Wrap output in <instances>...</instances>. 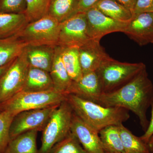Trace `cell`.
I'll return each instance as SVG.
<instances>
[{
    "mask_svg": "<svg viewBox=\"0 0 153 153\" xmlns=\"http://www.w3.org/2000/svg\"><path fill=\"white\" fill-rule=\"evenodd\" d=\"M153 98V84L146 68L120 88L102 94L96 103L105 107H117L131 111L138 118L145 132L149 123L147 112Z\"/></svg>",
    "mask_w": 153,
    "mask_h": 153,
    "instance_id": "cell-1",
    "label": "cell"
},
{
    "mask_svg": "<svg viewBox=\"0 0 153 153\" xmlns=\"http://www.w3.org/2000/svg\"><path fill=\"white\" fill-rule=\"evenodd\" d=\"M66 100L82 120L99 131L108 126H119L130 118L128 111L117 107H105L73 94H67Z\"/></svg>",
    "mask_w": 153,
    "mask_h": 153,
    "instance_id": "cell-2",
    "label": "cell"
},
{
    "mask_svg": "<svg viewBox=\"0 0 153 153\" xmlns=\"http://www.w3.org/2000/svg\"><path fill=\"white\" fill-rule=\"evenodd\" d=\"M146 68L143 63H123L109 57L96 72L100 80L103 93H107L123 86Z\"/></svg>",
    "mask_w": 153,
    "mask_h": 153,
    "instance_id": "cell-3",
    "label": "cell"
},
{
    "mask_svg": "<svg viewBox=\"0 0 153 153\" xmlns=\"http://www.w3.org/2000/svg\"><path fill=\"white\" fill-rule=\"evenodd\" d=\"M66 94L55 90L41 92L21 91L3 103L2 111L15 117L22 111L60 104L66 100Z\"/></svg>",
    "mask_w": 153,
    "mask_h": 153,
    "instance_id": "cell-4",
    "label": "cell"
},
{
    "mask_svg": "<svg viewBox=\"0 0 153 153\" xmlns=\"http://www.w3.org/2000/svg\"><path fill=\"white\" fill-rule=\"evenodd\" d=\"M73 113L66 100L55 110L42 131L39 153H48L56 143L68 135L70 132Z\"/></svg>",
    "mask_w": 153,
    "mask_h": 153,
    "instance_id": "cell-5",
    "label": "cell"
},
{
    "mask_svg": "<svg viewBox=\"0 0 153 153\" xmlns=\"http://www.w3.org/2000/svg\"><path fill=\"white\" fill-rule=\"evenodd\" d=\"M60 24L47 15L28 23L18 36L27 45L57 46Z\"/></svg>",
    "mask_w": 153,
    "mask_h": 153,
    "instance_id": "cell-6",
    "label": "cell"
},
{
    "mask_svg": "<svg viewBox=\"0 0 153 153\" xmlns=\"http://www.w3.org/2000/svg\"><path fill=\"white\" fill-rule=\"evenodd\" d=\"M29 66L23 51L0 77V103L22 91Z\"/></svg>",
    "mask_w": 153,
    "mask_h": 153,
    "instance_id": "cell-7",
    "label": "cell"
},
{
    "mask_svg": "<svg viewBox=\"0 0 153 153\" xmlns=\"http://www.w3.org/2000/svg\"><path fill=\"white\" fill-rule=\"evenodd\" d=\"M60 105L26 111L15 116L10 128L11 140L30 131H42L52 113Z\"/></svg>",
    "mask_w": 153,
    "mask_h": 153,
    "instance_id": "cell-8",
    "label": "cell"
},
{
    "mask_svg": "<svg viewBox=\"0 0 153 153\" xmlns=\"http://www.w3.org/2000/svg\"><path fill=\"white\" fill-rule=\"evenodd\" d=\"M91 40L85 13H78L60 23L57 46L79 48Z\"/></svg>",
    "mask_w": 153,
    "mask_h": 153,
    "instance_id": "cell-9",
    "label": "cell"
},
{
    "mask_svg": "<svg viewBox=\"0 0 153 153\" xmlns=\"http://www.w3.org/2000/svg\"><path fill=\"white\" fill-rule=\"evenodd\" d=\"M88 32L91 40L100 41L103 36L115 32L124 33L128 23L119 22L102 13L95 7L85 12Z\"/></svg>",
    "mask_w": 153,
    "mask_h": 153,
    "instance_id": "cell-10",
    "label": "cell"
},
{
    "mask_svg": "<svg viewBox=\"0 0 153 153\" xmlns=\"http://www.w3.org/2000/svg\"><path fill=\"white\" fill-rule=\"evenodd\" d=\"M70 131L87 153H106L100 140L99 131L85 123L74 112Z\"/></svg>",
    "mask_w": 153,
    "mask_h": 153,
    "instance_id": "cell-11",
    "label": "cell"
},
{
    "mask_svg": "<svg viewBox=\"0 0 153 153\" xmlns=\"http://www.w3.org/2000/svg\"><path fill=\"white\" fill-rule=\"evenodd\" d=\"M140 46L153 43V13L132 17L124 33Z\"/></svg>",
    "mask_w": 153,
    "mask_h": 153,
    "instance_id": "cell-12",
    "label": "cell"
},
{
    "mask_svg": "<svg viewBox=\"0 0 153 153\" xmlns=\"http://www.w3.org/2000/svg\"><path fill=\"white\" fill-rule=\"evenodd\" d=\"M103 94L100 80L96 71L82 74L80 79L72 81L66 94H73L85 100L97 102Z\"/></svg>",
    "mask_w": 153,
    "mask_h": 153,
    "instance_id": "cell-13",
    "label": "cell"
},
{
    "mask_svg": "<svg viewBox=\"0 0 153 153\" xmlns=\"http://www.w3.org/2000/svg\"><path fill=\"white\" fill-rule=\"evenodd\" d=\"M82 74L96 71L105 60L109 57L100 45V41L91 40L78 48Z\"/></svg>",
    "mask_w": 153,
    "mask_h": 153,
    "instance_id": "cell-14",
    "label": "cell"
},
{
    "mask_svg": "<svg viewBox=\"0 0 153 153\" xmlns=\"http://www.w3.org/2000/svg\"><path fill=\"white\" fill-rule=\"evenodd\" d=\"M55 47L49 45H27L23 51L30 66L49 73L55 55Z\"/></svg>",
    "mask_w": 153,
    "mask_h": 153,
    "instance_id": "cell-15",
    "label": "cell"
},
{
    "mask_svg": "<svg viewBox=\"0 0 153 153\" xmlns=\"http://www.w3.org/2000/svg\"><path fill=\"white\" fill-rule=\"evenodd\" d=\"M55 90L49 72L29 66L22 91L41 92Z\"/></svg>",
    "mask_w": 153,
    "mask_h": 153,
    "instance_id": "cell-16",
    "label": "cell"
},
{
    "mask_svg": "<svg viewBox=\"0 0 153 153\" xmlns=\"http://www.w3.org/2000/svg\"><path fill=\"white\" fill-rule=\"evenodd\" d=\"M49 74L55 90L66 94L72 81L63 64L60 46H55V55Z\"/></svg>",
    "mask_w": 153,
    "mask_h": 153,
    "instance_id": "cell-17",
    "label": "cell"
},
{
    "mask_svg": "<svg viewBox=\"0 0 153 153\" xmlns=\"http://www.w3.org/2000/svg\"><path fill=\"white\" fill-rule=\"evenodd\" d=\"M28 23L25 13H0V38L18 36Z\"/></svg>",
    "mask_w": 153,
    "mask_h": 153,
    "instance_id": "cell-18",
    "label": "cell"
},
{
    "mask_svg": "<svg viewBox=\"0 0 153 153\" xmlns=\"http://www.w3.org/2000/svg\"><path fill=\"white\" fill-rule=\"evenodd\" d=\"M79 0H50L47 15L62 23L79 13Z\"/></svg>",
    "mask_w": 153,
    "mask_h": 153,
    "instance_id": "cell-19",
    "label": "cell"
},
{
    "mask_svg": "<svg viewBox=\"0 0 153 153\" xmlns=\"http://www.w3.org/2000/svg\"><path fill=\"white\" fill-rule=\"evenodd\" d=\"M27 45L18 36L0 38V67L13 62Z\"/></svg>",
    "mask_w": 153,
    "mask_h": 153,
    "instance_id": "cell-20",
    "label": "cell"
},
{
    "mask_svg": "<svg viewBox=\"0 0 153 153\" xmlns=\"http://www.w3.org/2000/svg\"><path fill=\"white\" fill-rule=\"evenodd\" d=\"M38 132L30 131L11 140L4 153H39L36 143Z\"/></svg>",
    "mask_w": 153,
    "mask_h": 153,
    "instance_id": "cell-21",
    "label": "cell"
},
{
    "mask_svg": "<svg viewBox=\"0 0 153 153\" xmlns=\"http://www.w3.org/2000/svg\"><path fill=\"white\" fill-rule=\"evenodd\" d=\"M94 7L107 16L119 22L128 23L132 18L131 11L117 0H99Z\"/></svg>",
    "mask_w": 153,
    "mask_h": 153,
    "instance_id": "cell-22",
    "label": "cell"
},
{
    "mask_svg": "<svg viewBox=\"0 0 153 153\" xmlns=\"http://www.w3.org/2000/svg\"><path fill=\"white\" fill-rule=\"evenodd\" d=\"M102 146L106 153L125 152L118 126H108L99 132Z\"/></svg>",
    "mask_w": 153,
    "mask_h": 153,
    "instance_id": "cell-23",
    "label": "cell"
},
{
    "mask_svg": "<svg viewBox=\"0 0 153 153\" xmlns=\"http://www.w3.org/2000/svg\"><path fill=\"white\" fill-rule=\"evenodd\" d=\"M61 47V55L64 66L72 81H76L82 76L78 48Z\"/></svg>",
    "mask_w": 153,
    "mask_h": 153,
    "instance_id": "cell-24",
    "label": "cell"
},
{
    "mask_svg": "<svg viewBox=\"0 0 153 153\" xmlns=\"http://www.w3.org/2000/svg\"><path fill=\"white\" fill-rule=\"evenodd\" d=\"M118 127L125 152L151 153L147 144L145 143L140 137H137L132 133L123 124Z\"/></svg>",
    "mask_w": 153,
    "mask_h": 153,
    "instance_id": "cell-25",
    "label": "cell"
},
{
    "mask_svg": "<svg viewBox=\"0 0 153 153\" xmlns=\"http://www.w3.org/2000/svg\"><path fill=\"white\" fill-rule=\"evenodd\" d=\"M48 153H87L76 137L70 132L57 143Z\"/></svg>",
    "mask_w": 153,
    "mask_h": 153,
    "instance_id": "cell-26",
    "label": "cell"
},
{
    "mask_svg": "<svg viewBox=\"0 0 153 153\" xmlns=\"http://www.w3.org/2000/svg\"><path fill=\"white\" fill-rule=\"evenodd\" d=\"M50 0H26V14L28 22H32L47 15Z\"/></svg>",
    "mask_w": 153,
    "mask_h": 153,
    "instance_id": "cell-27",
    "label": "cell"
},
{
    "mask_svg": "<svg viewBox=\"0 0 153 153\" xmlns=\"http://www.w3.org/2000/svg\"><path fill=\"white\" fill-rule=\"evenodd\" d=\"M14 117L7 111L0 112V153H4L11 139L10 128Z\"/></svg>",
    "mask_w": 153,
    "mask_h": 153,
    "instance_id": "cell-28",
    "label": "cell"
},
{
    "mask_svg": "<svg viewBox=\"0 0 153 153\" xmlns=\"http://www.w3.org/2000/svg\"><path fill=\"white\" fill-rule=\"evenodd\" d=\"M26 0H0V13H25Z\"/></svg>",
    "mask_w": 153,
    "mask_h": 153,
    "instance_id": "cell-29",
    "label": "cell"
},
{
    "mask_svg": "<svg viewBox=\"0 0 153 153\" xmlns=\"http://www.w3.org/2000/svg\"><path fill=\"white\" fill-rule=\"evenodd\" d=\"M153 13V0H137L133 10L132 17L144 13Z\"/></svg>",
    "mask_w": 153,
    "mask_h": 153,
    "instance_id": "cell-30",
    "label": "cell"
},
{
    "mask_svg": "<svg viewBox=\"0 0 153 153\" xmlns=\"http://www.w3.org/2000/svg\"><path fill=\"white\" fill-rule=\"evenodd\" d=\"M152 111H151V118L149 126L144 134L140 137L141 139L146 143L147 144L149 140L153 135V98L151 104Z\"/></svg>",
    "mask_w": 153,
    "mask_h": 153,
    "instance_id": "cell-31",
    "label": "cell"
},
{
    "mask_svg": "<svg viewBox=\"0 0 153 153\" xmlns=\"http://www.w3.org/2000/svg\"><path fill=\"white\" fill-rule=\"evenodd\" d=\"M99 0H79V13H85L94 7Z\"/></svg>",
    "mask_w": 153,
    "mask_h": 153,
    "instance_id": "cell-32",
    "label": "cell"
},
{
    "mask_svg": "<svg viewBox=\"0 0 153 153\" xmlns=\"http://www.w3.org/2000/svg\"><path fill=\"white\" fill-rule=\"evenodd\" d=\"M119 2L129 9L132 13L137 0H117Z\"/></svg>",
    "mask_w": 153,
    "mask_h": 153,
    "instance_id": "cell-33",
    "label": "cell"
},
{
    "mask_svg": "<svg viewBox=\"0 0 153 153\" xmlns=\"http://www.w3.org/2000/svg\"><path fill=\"white\" fill-rule=\"evenodd\" d=\"M147 144L150 152L151 153H153V135L149 140Z\"/></svg>",
    "mask_w": 153,
    "mask_h": 153,
    "instance_id": "cell-34",
    "label": "cell"
},
{
    "mask_svg": "<svg viewBox=\"0 0 153 153\" xmlns=\"http://www.w3.org/2000/svg\"><path fill=\"white\" fill-rule=\"evenodd\" d=\"M12 63V62L9 63L8 64H7V65H5V66L0 67V77H1V76L3 75V74L5 72L7 69L8 68V67L10 66V65L11 63Z\"/></svg>",
    "mask_w": 153,
    "mask_h": 153,
    "instance_id": "cell-35",
    "label": "cell"
},
{
    "mask_svg": "<svg viewBox=\"0 0 153 153\" xmlns=\"http://www.w3.org/2000/svg\"><path fill=\"white\" fill-rule=\"evenodd\" d=\"M2 109L1 108V103H0V112H1Z\"/></svg>",
    "mask_w": 153,
    "mask_h": 153,
    "instance_id": "cell-36",
    "label": "cell"
},
{
    "mask_svg": "<svg viewBox=\"0 0 153 153\" xmlns=\"http://www.w3.org/2000/svg\"></svg>",
    "mask_w": 153,
    "mask_h": 153,
    "instance_id": "cell-37",
    "label": "cell"
}]
</instances>
